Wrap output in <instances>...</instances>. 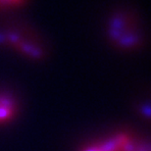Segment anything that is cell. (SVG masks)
Here are the masks:
<instances>
[{"instance_id": "1", "label": "cell", "mask_w": 151, "mask_h": 151, "mask_svg": "<svg viewBox=\"0 0 151 151\" xmlns=\"http://www.w3.org/2000/svg\"><path fill=\"white\" fill-rule=\"evenodd\" d=\"M106 37L113 47L125 52L138 50L143 43L138 18L126 9L115 11L108 18Z\"/></svg>"}, {"instance_id": "2", "label": "cell", "mask_w": 151, "mask_h": 151, "mask_svg": "<svg viewBox=\"0 0 151 151\" xmlns=\"http://www.w3.org/2000/svg\"><path fill=\"white\" fill-rule=\"evenodd\" d=\"M0 46L10 48L31 60H41L45 55L40 39L25 27L8 26L0 29Z\"/></svg>"}, {"instance_id": "3", "label": "cell", "mask_w": 151, "mask_h": 151, "mask_svg": "<svg viewBox=\"0 0 151 151\" xmlns=\"http://www.w3.org/2000/svg\"><path fill=\"white\" fill-rule=\"evenodd\" d=\"M80 151H150L149 144L129 132H116L83 147Z\"/></svg>"}, {"instance_id": "4", "label": "cell", "mask_w": 151, "mask_h": 151, "mask_svg": "<svg viewBox=\"0 0 151 151\" xmlns=\"http://www.w3.org/2000/svg\"><path fill=\"white\" fill-rule=\"evenodd\" d=\"M18 108L16 97L9 92L0 91V126L12 122L18 114Z\"/></svg>"}, {"instance_id": "5", "label": "cell", "mask_w": 151, "mask_h": 151, "mask_svg": "<svg viewBox=\"0 0 151 151\" xmlns=\"http://www.w3.org/2000/svg\"><path fill=\"white\" fill-rule=\"evenodd\" d=\"M29 0H0V14L16 11L25 7Z\"/></svg>"}]
</instances>
